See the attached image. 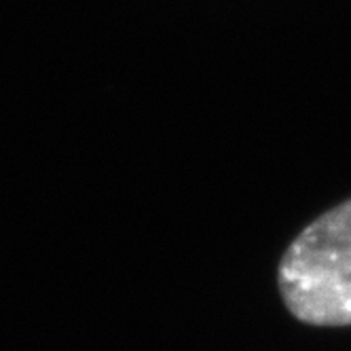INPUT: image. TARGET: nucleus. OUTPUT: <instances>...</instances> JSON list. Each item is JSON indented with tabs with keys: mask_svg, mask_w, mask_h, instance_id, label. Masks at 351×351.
<instances>
[{
	"mask_svg": "<svg viewBox=\"0 0 351 351\" xmlns=\"http://www.w3.org/2000/svg\"><path fill=\"white\" fill-rule=\"evenodd\" d=\"M278 286L298 322L322 328L351 326V199L296 235L282 256Z\"/></svg>",
	"mask_w": 351,
	"mask_h": 351,
	"instance_id": "obj_1",
	"label": "nucleus"
}]
</instances>
